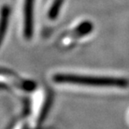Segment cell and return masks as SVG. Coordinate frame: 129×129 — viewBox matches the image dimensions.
Here are the masks:
<instances>
[{"instance_id":"7a4b0ae2","label":"cell","mask_w":129,"mask_h":129,"mask_svg":"<svg viewBox=\"0 0 129 129\" xmlns=\"http://www.w3.org/2000/svg\"><path fill=\"white\" fill-rule=\"evenodd\" d=\"M35 0L24 1V35L25 37L31 38L33 34V10Z\"/></svg>"},{"instance_id":"5b68a950","label":"cell","mask_w":129,"mask_h":129,"mask_svg":"<svg viewBox=\"0 0 129 129\" xmlns=\"http://www.w3.org/2000/svg\"><path fill=\"white\" fill-rule=\"evenodd\" d=\"M8 88V86L5 85L4 83H0V89H7Z\"/></svg>"},{"instance_id":"277c9868","label":"cell","mask_w":129,"mask_h":129,"mask_svg":"<svg viewBox=\"0 0 129 129\" xmlns=\"http://www.w3.org/2000/svg\"><path fill=\"white\" fill-rule=\"evenodd\" d=\"M63 2H64V0H55V1H54L50 12H49V17H50V19H54L57 17L58 13L60 11V7H61V5H62Z\"/></svg>"},{"instance_id":"6da1fadb","label":"cell","mask_w":129,"mask_h":129,"mask_svg":"<svg viewBox=\"0 0 129 129\" xmlns=\"http://www.w3.org/2000/svg\"><path fill=\"white\" fill-rule=\"evenodd\" d=\"M56 83H67L75 85H84L92 86H117L127 87L129 81L124 78H114V77H94L81 76L74 75L58 74L53 77Z\"/></svg>"},{"instance_id":"3957f363","label":"cell","mask_w":129,"mask_h":129,"mask_svg":"<svg viewBox=\"0 0 129 129\" xmlns=\"http://www.w3.org/2000/svg\"><path fill=\"white\" fill-rule=\"evenodd\" d=\"M10 16V8L8 5H4L0 10V45L4 40L5 34L7 31L9 18Z\"/></svg>"}]
</instances>
